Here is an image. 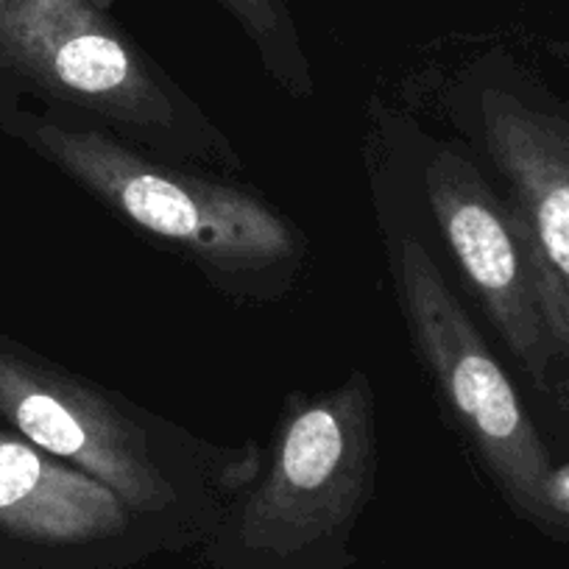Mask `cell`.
Instances as JSON below:
<instances>
[{
	"instance_id": "cell-1",
	"label": "cell",
	"mask_w": 569,
	"mask_h": 569,
	"mask_svg": "<svg viewBox=\"0 0 569 569\" xmlns=\"http://www.w3.org/2000/svg\"><path fill=\"white\" fill-rule=\"evenodd\" d=\"M375 491L371 388L293 399L260 483L223 508L201 541L210 569H349L352 536Z\"/></svg>"
},
{
	"instance_id": "cell-2",
	"label": "cell",
	"mask_w": 569,
	"mask_h": 569,
	"mask_svg": "<svg viewBox=\"0 0 569 569\" xmlns=\"http://www.w3.org/2000/svg\"><path fill=\"white\" fill-rule=\"evenodd\" d=\"M0 419L42 452L107 486L142 517L179 525L201 541L221 519L223 508L177 463L171 441L177 430L151 425L134 405L70 371L0 347Z\"/></svg>"
},
{
	"instance_id": "cell-3",
	"label": "cell",
	"mask_w": 569,
	"mask_h": 569,
	"mask_svg": "<svg viewBox=\"0 0 569 569\" xmlns=\"http://www.w3.org/2000/svg\"><path fill=\"white\" fill-rule=\"evenodd\" d=\"M26 140L84 184L131 227L168 240L221 271H262L293 262L302 238L246 190L157 166L98 129L26 118Z\"/></svg>"
},
{
	"instance_id": "cell-4",
	"label": "cell",
	"mask_w": 569,
	"mask_h": 569,
	"mask_svg": "<svg viewBox=\"0 0 569 569\" xmlns=\"http://www.w3.org/2000/svg\"><path fill=\"white\" fill-rule=\"evenodd\" d=\"M397 273L416 349L508 506L547 533H563L569 500L558 486L550 452L433 254L416 238H405Z\"/></svg>"
},
{
	"instance_id": "cell-5",
	"label": "cell",
	"mask_w": 569,
	"mask_h": 569,
	"mask_svg": "<svg viewBox=\"0 0 569 569\" xmlns=\"http://www.w3.org/2000/svg\"><path fill=\"white\" fill-rule=\"evenodd\" d=\"M0 68L146 140L177 137L190 114L96 0H0Z\"/></svg>"
},
{
	"instance_id": "cell-6",
	"label": "cell",
	"mask_w": 569,
	"mask_h": 569,
	"mask_svg": "<svg viewBox=\"0 0 569 569\" xmlns=\"http://www.w3.org/2000/svg\"><path fill=\"white\" fill-rule=\"evenodd\" d=\"M0 539L23 569H129L201 539L131 511L90 475L0 430Z\"/></svg>"
},
{
	"instance_id": "cell-7",
	"label": "cell",
	"mask_w": 569,
	"mask_h": 569,
	"mask_svg": "<svg viewBox=\"0 0 569 569\" xmlns=\"http://www.w3.org/2000/svg\"><path fill=\"white\" fill-rule=\"evenodd\" d=\"M425 190L458 266L489 308L502 341L536 386H545L556 343L541 319L530 266L506 201L491 193L467 157L450 149L427 162Z\"/></svg>"
},
{
	"instance_id": "cell-8",
	"label": "cell",
	"mask_w": 569,
	"mask_h": 569,
	"mask_svg": "<svg viewBox=\"0 0 569 569\" xmlns=\"http://www.w3.org/2000/svg\"><path fill=\"white\" fill-rule=\"evenodd\" d=\"M486 149L513 190L541 254L569 293V120L489 87L480 96Z\"/></svg>"
},
{
	"instance_id": "cell-9",
	"label": "cell",
	"mask_w": 569,
	"mask_h": 569,
	"mask_svg": "<svg viewBox=\"0 0 569 569\" xmlns=\"http://www.w3.org/2000/svg\"><path fill=\"white\" fill-rule=\"evenodd\" d=\"M240 23V29L254 40L266 68L282 84L293 90H308V62L299 48L297 29L284 0H218Z\"/></svg>"
}]
</instances>
